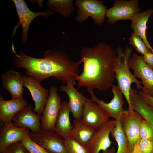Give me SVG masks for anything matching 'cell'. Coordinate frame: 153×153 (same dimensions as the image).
Listing matches in <instances>:
<instances>
[{
    "mask_svg": "<svg viewBox=\"0 0 153 153\" xmlns=\"http://www.w3.org/2000/svg\"><path fill=\"white\" fill-rule=\"evenodd\" d=\"M140 10L138 0H116L113 6L107 9L105 17L107 18L108 23L112 24L119 20H130Z\"/></svg>",
    "mask_w": 153,
    "mask_h": 153,
    "instance_id": "cell-8",
    "label": "cell"
},
{
    "mask_svg": "<svg viewBox=\"0 0 153 153\" xmlns=\"http://www.w3.org/2000/svg\"><path fill=\"white\" fill-rule=\"evenodd\" d=\"M48 5L51 9L65 17L71 16L75 9L73 0H50Z\"/></svg>",
    "mask_w": 153,
    "mask_h": 153,
    "instance_id": "cell-24",
    "label": "cell"
},
{
    "mask_svg": "<svg viewBox=\"0 0 153 153\" xmlns=\"http://www.w3.org/2000/svg\"><path fill=\"white\" fill-rule=\"evenodd\" d=\"M66 84V86H60V90L65 93L68 96L69 106L74 119H81L86 97L75 88V84L72 82Z\"/></svg>",
    "mask_w": 153,
    "mask_h": 153,
    "instance_id": "cell-18",
    "label": "cell"
},
{
    "mask_svg": "<svg viewBox=\"0 0 153 153\" xmlns=\"http://www.w3.org/2000/svg\"><path fill=\"white\" fill-rule=\"evenodd\" d=\"M129 65L135 76L141 80L143 86L140 90L153 97V69L145 63L143 56L133 53L129 59Z\"/></svg>",
    "mask_w": 153,
    "mask_h": 153,
    "instance_id": "cell-6",
    "label": "cell"
},
{
    "mask_svg": "<svg viewBox=\"0 0 153 153\" xmlns=\"http://www.w3.org/2000/svg\"><path fill=\"white\" fill-rule=\"evenodd\" d=\"M143 57L145 63L149 67L153 69V53L149 51L143 55Z\"/></svg>",
    "mask_w": 153,
    "mask_h": 153,
    "instance_id": "cell-32",
    "label": "cell"
},
{
    "mask_svg": "<svg viewBox=\"0 0 153 153\" xmlns=\"http://www.w3.org/2000/svg\"><path fill=\"white\" fill-rule=\"evenodd\" d=\"M131 153H153V141L139 138Z\"/></svg>",
    "mask_w": 153,
    "mask_h": 153,
    "instance_id": "cell-25",
    "label": "cell"
},
{
    "mask_svg": "<svg viewBox=\"0 0 153 153\" xmlns=\"http://www.w3.org/2000/svg\"><path fill=\"white\" fill-rule=\"evenodd\" d=\"M70 112L68 102L66 101L62 102L56 119L54 132L64 139L69 137L72 128L70 118Z\"/></svg>",
    "mask_w": 153,
    "mask_h": 153,
    "instance_id": "cell-21",
    "label": "cell"
},
{
    "mask_svg": "<svg viewBox=\"0 0 153 153\" xmlns=\"http://www.w3.org/2000/svg\"><path fill=\"white\" fill-rule=\"evenodd\" d=\"M30 138L50 153H67L65 143V139L54 132L42 130L38 133L29 132L28 134Z\"/></svg>",
    "mask_w": 153,
    "mask_h": 153,
    "instance_id": "cell-11",
    "label": "cell"
},
{
    "mask_svg": "<svg viewBox=\"0 0 153 153\" xmlns=\"http://www.w3.org/2000/svg\"><path fill=\"white\" fill-rule=\"evenodd\" d=\"M138 92L143 100L153 109V97L143 93L140 90Z\"/></svg>",
    "mask_w": 153,
    "mask_h": 153,
    "instance_id": "cell-31",
    "label": "cell"
},
{
    "mask_svg": "<svg viewBox=\"0 0 153 153\" xmlns=\"http://www.w3.org/2000/svg\"><path fill=\"white\" fill-rule=\"evenodd\" d=\"M41 115L35 112L30 103L13 117L12 122L15 126L26 128L33 133H38L42 129Z\"/></svg>",
    "mask_w": 153,
    "mask_h": 153,
    "instance_id": "cell-15",
    "label": "cell"
},
{
    "mask_svg": "<svg viewBox=\"0 0 153 153\" xmlns=\"http://www.w3.org/2000/svg\"><path fill=\"white\" fill-rule=\"evenodd\" d=\"M116 121L109 120L96 129L85 147L89 153H99L109 148L112 142L109 135Z\"/></svg>",
    "mask_w": 153,
    "mask_h": 153,
    "instance_id": "cell-10",
    "label": "cell"
},
{
    "mask_svg": "<svg viewBox=\"0 0 153 153\" xmlns=\"http://www.w3.org/2000/svg\"><path fill=\"white\" fill-rule=\"evenodd\" d=\"M103 1L96 0H77L75 1L78 8L76 20L82 23L89 17L93 19L94 23L101 25L105 21L107 7Z\"/></svg>",
    "mask_w": 153,
    "mask_h": 153,
    "instance_id": "cell-4",
    "label": "cell"
},
{
    "mask_svg": "<svg viewBox=\"0 0 153 153\" xmlns=\"http://www.w3.org/2000/svg\"><path fill=\"white\" fill-rule=\"evenodd\" d=\"M65 143L67 153H89L85 147L70 137L65 139Z\"/></svg>",
    "mask_w": 153,
    "mask_h": 153,
    "instance_id": "cell-26",
    "label": "cell"
},
{
    "mask_svg": "<svg viewBox=\"0 0 153 153\" xmlns=\"http://www.w3.org/2000/svg\"><path fill=\"white\" fill-rule=\"evenodd\" d=\"M142 116L133 110H125L120 122L123 131L129 142L131 151L135 144L139 139V131Z\"/></svg>",
    "mask_w": 153,
    "mask_h": 153,
    "instance_id": "cell-12",
    "label": "cell"
},
{
    "mask_svg": "<svg viewBox=\"0 0 153 153\" xmlns=\"http://www.w3.org/2000/svg\"><path fill=\"white\" fill-rule=\"evenodd\" d=\"M116 52L117 56L114 67L115 78L118 82L117 86L127 102L128 110L131 111L133 110L130 99L131 85L133 83H135L137 89L140 90L142 87L141 82L136 78L129 69V61L132 54V48L127 46L123 50L121 47H118Z\"/></svg>",
    "mask_w": 153,
    "mask_h": 153,
    "instance_id": "cell-3",
    "label": "cell"
},
{
    "mask_svg": "<svg viewBox=\"0 0 153 153\" xmlns=\"http://www.w3.org/2000/svg\"><path fill=\"white\" fill-rule=\"evenodd\" d=\"M12 1L14 4L19 17L18 22L14 29L12 38H13L17 29L21 24L23 29L21 41L23 44H25L27 40L29 27L33 19L39 16H48L52 14L53 12L49 10L38 12H34L29 9L24 1L13 0Z\"/></svg>",
    "mask_w": 153,
    "mask_h": 153,
    "instance_id": "cell-9",
    "label": "cell"
},
{
    "mask_svg": "<svg viewBox=\"0 0 153 153\" xmlns=\"http://www.w3.org/2000/svg\"><path fill=\"white\" fill-rule=\"evenodd\" d=\"M28 105L23 98L5 100L0 95V119L4 123L12 122L14 116Z\"/></svg>",
    "mask_w": 153,
    "mask_h": 153,
    "instance_id": "cell-20",
    "label": "cell"
},
{
    "mask_svg": "<svg viewBox=\"0 0 153 153\" xmlns=\"http://www.w3.org/2000/svg\"><path fill=\"white\" fill-rule=\"evenodd\" d=\"M12 48L15 54L13 61L15 67L25 69L27 76L40 82L52 76L63 83L76 84L82 63L81 60L73 61L64 51L56 49L48 50L43 58H37L27 56L22 51L16 53L14 46Z\"/></svg>",
    "mask_w": 153,
    "mask_h": 153,
    "instance_id": "cell-1",
    "label": "cell"
},
{
    "mask_svg": "<svg viewBox=\"0 0 153 153\" xmlns=\"http://www.w3.org/2000/svg\"><path fill=\"white\" fill-rule=\"evenodd\" d=\"M30 130L26 128H18L12 122L4 123L0 131V152L10 144L20 142Z\"/></svg>",
    "mask_w": 153,
    "mask_h": 153,
    "instance_id": "cell-17",
    "label": "cell"
},
{
    "mask_svg": "<svg viewBox=\"0 0 153 153\" xmlns=\"http://www.w3.org/2000/svg\"><path fill=\"white\" fill-rule=\"evenodd\" d=\"M24 86L30 92L35 103L33 111L41 115L49 94V90L43 87L40 82L32 77L23 75Z\"/></svg>",
    "mask_w": 153,
    "mask_h": 153,
    "instance_id": "cell-13",
    "label": "cell"
},
{
    "mask_svg": "<svg viewBox=\"0 0 153 153\" xmlns=\"http://www.w3.org/2000/svg\"><path fill=\"white\" fill-rule=\"evenodd\" d=\"M112 88L113 97L109 103H105L103 100L97 98L94 95L93 90L87 91L91 94V99L96 103L108 117L120 122L125 110L123 108L124 102L122 97L123 94L117 85H113Z\"/></svg>",
    "mask_w": 153,
    "mask_h": 153,
    "instance_id": "cell-7",
    "label": "cell"
},
{
    "mask_svg": "<svg viewBox=\"0 0 153 153\" xmlns=\"http://www.w3.org/2000/svg\"><path fill=\"white\" fill-rule=\"evenodd\" d=\"M102 153H115V148L114 147H112L103 151Z\"/></svg>",
    "mask_w": 153,
    "mask_h": 153,
    "instance_id": "cell-33",
    "label": "cell"
},
{
    "mask_svg": "<svg viewBox=\"0 0 153 153\" xmlns=\"http://www.w3.org/2000/svg\"><path fill=\"white\" fill-rule=\"evenodd\" d=\"M96 130L83 122L81 118L74 119L69 137L85 147Z\"/></svg>",
    "mask_w": 153,
    "mask_h": 153,
    "instance_id": "cell-22",
    "label": "cell"
},
{
    "mask_svg": "<svg viewBox=\"0 0 153 153\" xmlns=\"http://www.w3.org/2000/svg\"><path fill=\"white\" fill-rule=\"evenodd\" d=\"M129 40L130 44L142 55H144L149 51L141 38L134 32L131 34Z\"/></svg>",
    "mask_w": 153,
    "mask_h": 153,
    "instance_id": "cell-28",
    "label": "cell"
},
{
    "mask_svg": "<svg viewBox=\"0 0 153 153\" xmlns=\"http://www.w3.org/2000/svg\"><path fill=\"white\" fill-rule=\"evenodd\" d=\"M80 56L83 70L77 79L78 88L84 86L87 90L95 88L106 91L112 87L115 79L116 51L101 42L93 48L83 47Z\"/></svg>",
    "mask_w": 153,
    "mask_h": 153,
    "instance_id": "cell-2",
    "label": "cell"
},
{
    "mask_svg": "<svg viewBox=\"0 0 153 153\" xmlns=\"http://www.w3.org/2000/svg\"><path fill=\"white\" fill-rule=\"evenodd\" d=\"M49 90V94L41 118V125L43 130L54 132L62 102L58 93V89L57 87L51 86Z\"/></svg>",
    "mask_w": 153,
    "mask_h": 153,
    "instance_id": "cell-5",
    "label": "cell"
},
{
    "mask_svg": "<svg viewBox=\"0 0 153 153\" xmlns=\"http://www.w3.org/2000/svg\"><path fill=\"white\" fill-rule=\"evenodd\" d=\"M139 136V138L153 141V129L148 122L143 118L140 125Z\"/></svg>",
    "mask_w": 153,
    "mask_h": 153,
    "instance_id": "cell-29",
    "label": "cell"
},
{
    "mask_svg": "<svg viewBox=\"0 0 153 153\" xmlns=\"http://www.w3.org/2000/svg\"><path fill=\"white\" fill-rule=\"evenodd\" d=\"M109 118L96 103L86 97L81 118L83 122L96 130L109 121Z\"/></svg>",
    "mask_w": 153,
    "mask_h": 153,
    "instance_id": "cell-14",
    "label": "cell"
},
{
    "mask_svg": "<svg viewBox=\"0 0 153 153\" xmlns=\"http://www.w3.org/2000/svg\"><path fill=\"white\" fill-rule=\"evenodd\" d=\"M3 87L10 93L12 99L23 98L24 90L23 75L20 72L11 69L0 76Z\"/></svg>",
    "mask_w": 153,
    "mask_h": 153,
    "instance_id": "cell-16",
    "label": "cell"
},
{
    "mask_svg": "<svg viewBox=\"0 0 153 153\" xmlns=\"http://www.w3.org/2000/svg\"><path fill=\"white\" fill-rule=\"evenodd\" d=\"M153 14V9H149L133 15L130 19L131 27L133 32L140 37L144 41L149 51L153 53V48L149 43L146 36L147 23Z\"/></svg>",
    "mask_w": 153,
    "mask_h": 153,
    "instance_id": "cell-19",
    "label": "cell"
},
{
    "mask_svg": "<svg viewBox=\"0 0 153 153\" xmlns=\"http://www.w3.org/2000/svg\"><path fill=\"white\" fill-rule=\"evenodd\" d=\"M110 134L117 144L118 148L116 153H131L128 140L120 122L116 121V125Z\"/></svg>",
    "mask_w": 153,
    "mask_h": 153,
    "instance_id": "cell-23",
    "label": "cell"
},
{
    "mask_svg": "<svg viewBox=\"0 0 153 153\" xmlns=\"http://www.w3.org/2000/svg\"><path fill=\"white\" fill-rule=\"evenodd\" d=\"M0 153H30L21 142L10 144Z\"/></svg>",
    "mask_w": 153,
    "mask_h": 153,
    "instance_id": "cell-30",
    "label": "cell"
},
{
    "mask_svg": "<svg viewBox=\"0 0 153 153\" xmlns=\"http://www.w3.org/2000/svg\"><path fill=\"white\" fill-rule=\"evenodd\" d=\"M30 153H50L26 135L20 141Z\"/></svg>",
    "mask_w": 153,
    "mask_h": 153,
    "instance_id": "cell-27",
    "label": "cell"
}]
</instances>
